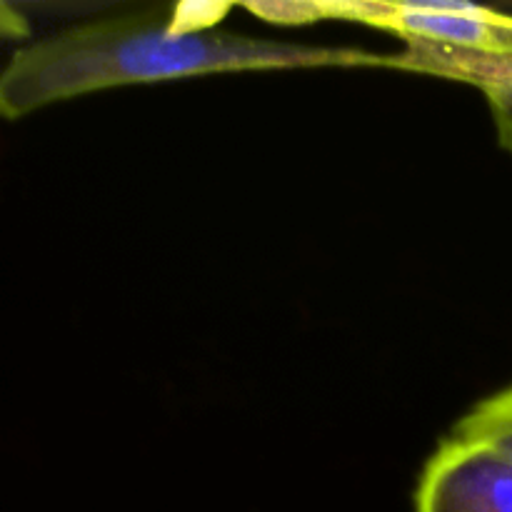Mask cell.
<instances>
[{
    "mask_svg": "<svg viewBox=\"0 0 512 512\" xmlns=\"http://www.w3.org/2000/svg\"><path fill=\"white\" fill-rule=\"evenodd\" d=\"M453 435L490 445L512 463V385L475 403L455 423Z\"/></svg>",
    "mask_w": 512,
    "mask_h": 512,
    "instance_id": "obj_5",
    "label": "cell"
},
{
    "mask_svg": "<svg viewBox=\"0 0 512 512\" xmlns=\"http://www.w3.org/2000/svg\"><path fill=\"white\" fill-rule=\"evenodd\" d=\"M278 25L320 20L358 23L385 30L408 43L445 45L470 53L512 58V13L473 3H388V0H280L245 5Z\"/></svg>",
    "mask_w": 512,
    "mask_h": 512,
    "instance_id": "obj_2",
    "label": "cell"
},
{
    "mask_svg": "<svg viewBox=\"0 0 512 512\" xmlns=\"http://www.w3.org/2000/svg\"><path fill=\"white\" fill-rule=\"evenodd\" d=\"M493 128H495V135H498L500 148L512 155V118L498 115V118H493Z\"/></svg>",
    "mask_w": 512,
    "mask_h": 512,
    "instance_id": "obj_7",
    "label": "cell"
},
{
    "mask_svg": "<svg viewBox=\"0 0 512 512\" xmlns=\"http://www.w3.org/2000/svg\"><path fill=\"white\" fill-rule=\"evenodd\" d=\"M390 70L435 75L453 83L473 85L488 100L490 118H512V58L470 53L445 45L408 43L393 53Z\"/></svg>",
    "mask_w": 512,
    "mask_h": 512,
    "instance_id": "obj_4",
    "label": "cell"
},
{
    "mask_svg": "<svg viewBox=\"0 0 512 512\" xmlns=\"http://www.w3.org/2000/svg\"><path fill=\"white\" fill-rule=\"evenodd\" d=\"M393 53L290 43L233 30L180 28L170 15L88 20L30 38L0 68V120L128 85L225 73L318 68H390Z\"/></svg>",
    "mask_w": 512,
    "mask_h": 512,
    "instance_id": "obj_1",
    "label": "cell"
},
{
    "mask_svg": "<svg viewBox=\"0 0 512 512\" xmlns=\"http://www.w3.org/2000/svg\"><path fill=\"white\" fill-rule=\"evenodd\" d=\"M413 512H512V463L490 445L450 435L425 463Z\"/></svg>",
    "mask_w": 512,
    "mask_h": 512,
    "instance_id": "obj_3",
    "label": "cell"
},
{
    "mask_svg": "<svg viewBox=\"0 0 512 512\" xmlns=\"http://www.w3.org/2000/svg\"><path fill=\"white\" fill-rule=\"evenodd\" d=\"M33 38V25L28 13L20 5L0 0V45L3 43H28Z\"/></svg>",
    "mask_w": 512,
    "mask_h": 512,
    "instance_id": "obj_6",
    "label": "cell"
}]
</instances>
